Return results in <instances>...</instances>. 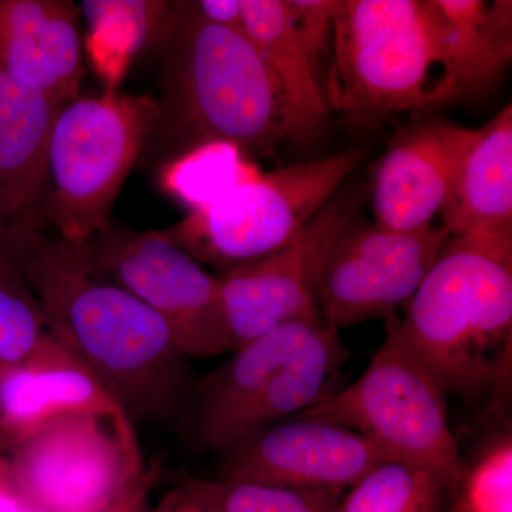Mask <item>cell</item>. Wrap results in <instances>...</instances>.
<instances>
[{
	"label": "cell",
	"instance_id": "cell-13",
	"mask_svg": "<svg viewBox=\"0 0 512 512\" xmlns=\"http://www.w3.org/2000/svg\"><path fill=\"white\" fill-rule=\"evenodd\" d=\"M224 456L222 483L336 493L387 461L372 441L355 431L298 417L252 434Z\"/></svg>",
	"mask_w": 512,
	"mask_h": 512
},
{
	"label": "cell",
	"instance_id": "cell-22",
	"mask_svg": "<svg viewBox=\"0 0 512 512\" xmlns=\"http://www.w3.org/2000/svg\"><path fill=\"white\" fill-rule=\"evenodd\" d=\"M67 359L74 357L53 338L28 282L0 252V366Z\"/></svg>",
	"mask_w": 512,
	"mask_h": 512
},
{
	"label": "cell",
	"instance_id": "cell-1",
	"mask_svg": "<svg viewBox=\"0 0 512 512\" xmlns=\"http://www.w3.org/2000/svg\"><path fill=\"white\" fill-rule=\"evenodd\" d=\"M0 252L28 282L56 342L96 376L133 426L178 427L195 380L156 312L101 274L84 244L46 229L22 232Z\"/></svg>",
	"mask_w": 512,
	"mask_h": 512
},
{
	"label": "cell",
	"instance_id": "cell-15",
	"mask_svg": "<svg viewBox=\"0 0 512 512\" xmlns=\"http://www.w3.org/2000/svg\"><path fill=\"white\" fill-rule=\"evenodd\" d=\"M62 107L0 67V247L43 229L47 153Z\"/></svg>",
	"mask_w": 512,
	"mask_h": 512
},
{
	"label": "cell",
	"instance_id": "cell-25",
	"mask_svg": "<svg viewBox=\"0 0 512 512\" xmlns=\"http://www.w3.org/2000/svg\"><path fill=\"white\" fill-rule=\"evenodd\" d=\"M336 491L224 483V512H338Z\"/></svg>",
	"mask_w": 512,
	"mask_h": 512
},
{
	"label": "cell",
	"instance_id": "cell-3",
	"mask_svg": "<svg viewBox=\"0 0 512 512\" xmlns=\"http://www.w3.org/2000/svg\"><path fill=\"white\" fill-rule=\"evenodd\" d=\"M443 393L507 389L512 355V222L448 239L402 322L387 328Z\"/></svg>",
	"mask_w": 512,
	"mask_h": 512
},
{
	"label": "cell",
	"instance_id": "cell-10",
	"mask_svg": "<svg viewBox=\"0 0 512 512\" xmlns=\"http://www.w3.org/2000/svg\"><path fill=\"white\" fill-rule=\"evenodd\" d=\"M362 200V188H340L285 247L217 276L235 350L285 323L322 318L316 291L323 265Z\"/></svg>",
	"mask_w": 512,
	"mask_h": 512
},
{
	"label": "cell",
	"instance_id": "cell-11",
	"mask_svg": "<svg viewBox=\"0 0 512 512\" xmlns=\"http://www.w3.org/2000/svg\"><path fill=\"white\" fill-rule=\"evenodd\" d=\"M450 238L443 225L399 231L357 215L323 265L316 291L320 316L338 330L392 316L412 299Z\"/></svg>",
	"mask_w": 512,
	"mask_h": 512
},
{
	"label": "cell",
	"instance_id": "cell-12",
	"mask_svg": "<svg viewBox=\"0 0 512 512\" xmlns=\"http://www.w3.org/2000/svg\"><path fill=\"white\" fill-rule=\"evenodd\" d=\"M103 420L62 414L13 448L10 478L33 510L99 512L137 473V447L104 429Z\"/></svg>",
	"mask_w": 512,
	"mask_h": 512
},
{
	"label": "cell",
	"instance_id": "cell-20",
	"mask_svg": "<svg viewBox=\"0 0 512 512\" xmlns=\"http://www.w3.org/2000/svg\"><path fill=\"white\" fill-rule=\"evenodd\" d=\"M173 2L161 0H84L80 16L90 25L92 60L107 82H119L131 59L154 49Z\"/></svg>",
	"mask_w": 512,
	"mask_h": 512
},
{
	"label": "cell",
	"instance_id": "cell-18",
	"mask_svg": "<svg viewBox=\"0 0 512 512\" xmlns=\"http://www.w3.org/2000/svg\"><path fill=\"white\" fill-rule=\"evenodd\" d=\"M440 215L453 237L512 222L511 104L474 130Z\"/></svg>",
	"mask_w": 512,
	"mask_h": 512
},
{
	"label": "cell",
	"instance_id": "cell-27",
	"mask_svg": "<svg viewBox=\"0 0 512 512\" xmlns=\"http://www.w3.org/2000/svg\"><path fill=\"white\" fill-rule=\"evenodd\" d=\"M285 2L306 56L312 64L313 72L325 89L340 0H285Z\"/></svg>",
	"mask_w": 512,
	"mask_h": 512
},
{
	"label": "cell",
	"instance_id": "cell-19",
	"mask_svg": "<svg viewBox=\"0 0 512 512\" xmlns=\"http://www.w3.org/2000/svg\"><path fill=\"white\" fill-rule=\"evenodd\" d=\"M241 5L245 35L274 74L306 134L312 136L330 109L285 0H241Z\"/></svg>",
	"mask_w": 512,
	"mask_h": 512
},
{
	"label": "cell",
	"instance_id": "cell-8",
	"mask_svg": "<svg viewBox=\"0 0 512 512\" xmlns=\"http://www.w3.org/2000/svg\"><path fill=\"white\" fill-rule=\"evenodd\" d=\"M295 417L355 431L372 441L387 461L430 471L450 491L463 483L464 466L448 424L446 394L389 332L355 383Z\"/></svg>",
	"mask_w": 512,
	"mask_h": 512
},
{
	"label": "cell",
	"instance_id": "cell-21",
	"mask_svg": "<svg viewBox=\"0 0 512 512\" xmlns=\"http://www.w3.org/2000/svg\"><path fill=\"white\" fill-rule=\"evenodd\" d=\"M454 30L471 93L493 82L512 59L510 0H436Z\"/></svg>",
	"mask_w": 512,
	"mask_h": 512
},
{
	"label": "cell",
	"instance_id": "cell-23",
	"mask_svg": "<svg viewBox=\"0 0 512 512\" xmlns=\"http://www.w3.org/2000/svg\"><path fill=\"white\" fill-rule=\"evenodd\" d=\"M447 490L430 471L383 461L350 487L338 512H439Z\"/></svg>",
	"mask_w": 512,
	"mask_h": 512
},
{
	"label": "cell",
	"instance_id": "cell-2",
	"mask_svg": "<svg viewBox=\"0 0 512 512\" xmlns=\"http://www.w3.org/2000/svg\"><path fill=\"white\" fill-rule=\"evenodd\" d=\"M160 96L144 151L164 165L194 148L228 144L271 157L282 141L308 137L274 74L242 30L211 25L192 2H173L154 46Z\"/></svg>",
	"mask_w": 512,
	"mask_h": 512
},
{
	"label": "cell",
	"instance_id": "cell-24",
	"mask_svg": "<svg viewBox=\"0 0 512 512\" xmlns=\"http://www.w3.org/2000/svg\"><path fill=\"white\" fill-rule=\"evenodd\" d=\"M238 148L207 144L161 165V187L188 208L201 207L242 181L258 177Z\"/></svg>",
	"mask_w": 512,
	"mask_h": 512
},
{
	"label": "cell",
	"instance_id": "cell-26",
	"mask_svg": "<svg viewBox=\"0 0 512 512\" xmlns=\"http://www.w3.org/2000/svg\"><path fill=\"white\" fill-rule=\"evenodd\" d=\"M464 481L463 512H512V441L495 444Z\"/></svg>",
	"mask_w": 512,
	"mask_h": 512
},
{
	"label": "cell",
	"instance_id": "cell-4",
	"mask_svg": "<svg viewBox=\"0 0 512 512\" xmlns=\"http://www.w3.org/2000/svg\"><path fill=\"white\" fill-rule=\"evenodd\" d=\"M326 100L362 123L471 94L436 0H340Z\"/></svg>",
	"mask_w": 512,
	"mask_h": 512
},
{
	"label": "cell",
	"instance_id": "cell-31",
	"mask_svg": "<svg viewBox=\"0 0 512 512\" xmlns=\"http://www.w3.org/2000/svg\"><path fill=\"white\" fill-rule=\"evenodd\" d=\"M447 512H463L460 510V507H458V505H454L453 508H451V510H448Z\"/></svg>",
	"mask_w": 512,
	"mask_h": 512
},
{
	"label": "cell",
	"instance_id": "cell-29",
	"mask_svg": "<svg viewBox=\"0 0 512 512\" xmlns=\"http://www.w3.org/2000/svg\"><path fill=\"white\" fill-rule=\"evenodd\" d=\"M192 6L205 22L244 32L241 0H192Z\"/></svg>",
	"mask_w": 512,
	"mask_h": 512
},
{
	"label": "cell",
	"instance_id": "cell-17",
	"mask_svg": "<svg viewBox=\"0 0 512 512\" xmlns=\"http://www.w3.org/2000/svg\"><path fill=\"white\" fill-rule=\"evenodd\" d=\"M67 413L109 419L121 439L136 446L126 413L76 359L0 366V448L12 451L47 421Z\"/></svg>",
	"mask_w": 512,
	"mask_h": 512
},
{
	"label": "cell",
	"instance_id": "cell-7",
	"mask_svg": "<svg viewBox=\"0 0 512 512\" xmlns=\"http://www.w3.org/2000/svg\"><path fill=\"white\" fill-rule=\"evenodd\" d=\"M362 148L303 161L242 181L163 229L197 262L227 272L278 251L343 187Z\"/></svg>",
	"mask_w": 512,
	"mask_h": 512
},
{
	"label": "cell",
	"instance_id": "cell-5",
	"mask_svg": "<svg viewBox=\"0 0 512 512\" xmlns=\"http://www.w3.org/2000/svg\"><path fill=\"white\" fill-rule=\"evenodd\" d=\"M348 359L339 330L322 318L285 323L195 382L178 429L195 446L225 453L332 394Z\"/></svg>",
	"mask_w": 512,
	"mask_h": 512
},
{
	"label": "cell",
	"instance_id": "cell-14",
	"mask_svg": "<svg viewBox=\"0 0 512 512\" xmlns=\"http://www.w3.org/2000/svg\"><path fill=\"white\" fill-rule=\"evenodd\" d=\"M473 134L471 128L443 120L402 128L376 168L373 210L377 224L399 231L430 227Z\"/></svg>",
	"mask_w": 512,
	"mask_h": 512
},
{
	"label": "cell",
	"instance_id": "cell-28",
	"mask_svg": "<svg viewBox=\"0 0 512 512\" xmlns=\"http://www.w3.org/2000/svg\"><path fill=\"white\" fill-rule=\"evenodd\" d=\"M224 483L191 480L168 497L165 512H224Z\"/></svg>",
	"mask_w": 512,
	"mask_h": 512
},
{
	"label": "cell",
	"instance_id": "cell-9",
	"mask_svg": "<svg viewBox=\"0 0 512 512\" xmlns=\"http://www.w3.org/2000/svg\"><path fill=\"white\" fill-rule=\"evenodd\" d=\"M94 266L167 323L184 356L234 352L217 276L161 231L109 224L84 242Z\"/></svg>",
	"mask_w": 512,
	"mask_h": 512
},
{
	"label": "cell",
	"instance_id": "cell-16",
	"mask_svg": "<svg viewBox=\"0 0 512 512\" xmlns=\"http://www.w3.org/2000/svg\"><path fill=\"white\" fill-rule=\"evenodd\" d=\"M80 9L70 0H0V67L62 106L82 96Z\"/></svg>",
	"mask_w": 512,
	"mask_h": 512
},
{
	"label": "cell",
	"instance_id": "cell-6",
	"mask_svg": "<svg viewBox=\"0 0 512 512\" xmlns=\"http://www.w3.org/2000/svg\"><path fill=\"white\" fill-rule=\"evenodd\" d=\"M156 119L154 97L116 90L64 104L50 134L42 228L84 244L106 227Z\"/></svg>",
	"mask_w": 512,
	"mask_h": 512
},
{
	"label": "cell",
	"instance_id": "cell-30",
	"mask_svg": "<svg viewBox=\"0 0 512 512\" xmlns=\"http://www.w3.org/2000/svg\"><path fill=\"white\" fill-rule=\"evenodd\" d=\"M0 512H36L16 491L6 460H0Z\"/></svg>",
	"mask_w": 512,
	"mask_h": 512
}]
</instances>
